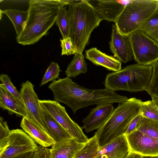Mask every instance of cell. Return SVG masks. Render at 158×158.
I'll return each instance as SVG.
<instances>
[{
  "instance_id": "obj_1",
  "label": "cell",
  "mask_w": 158,
  "mask_h": 158,
  "mask_svg": "<svg viewBox=\"0 0 158 158\" xmlns=\"http://www.w3.org/2000/svg\"><path fill=\"white\" fill-rule=\"evenodd\" d=\"M48 87L53 92L54 100L67 105L74 114L79 109L90 105L120 103L128 99L106 88L91 89L83 87L68 76L52 82Z\"/></svg>"
},
{
  "instance_id": "obj_2",
  "label": "cell",
  "mask_w": 158,
  "mask_h": 158,
  "mask_svg": "<svg viewBox=\"0 0 158 158\" xmlns=\"http://www.w3.org/2000/svg\"><path fill=\"white\" fill-rule=\"evenodd\" d=\"M74 0H32L28 2V16L24 29L16 38L23 45L33 44L46 34L56 22L60 8Z\"/></svg>"
},
{
  "instance_id": "obj_3",
  "label": "cell",
  "mask_w": 158,
  "mask_h": 158,
  "mask_svg": "<svg viewBox=\"0 0 158 158\" xmlns=\"http://www.w3.org/2000/svg\"><path fill=\"white\" fill-rule=\"evenodd\" d=\"M68 5L69 37L77 52L82 53L92 32L102 20L87 0H74Z\"/></svg>"
},
{
  "instance_id": "obj_4",
  "label": "cell",
  "mask_w": 158,
  "mask_h": 158,
  "mask_svg": "<svg viewBox=\"0 0 158 158\" xmlns=\"http://www.w3.org/2000/svg\"><path fill=\"white\" fill-rule=\"evenodd\" d=\"M142 101L135 98L119 103L106 122L95 133L99 147L124 134L131 121L141 115Z\"/></svg>"
},
{
  "instance_id": "obj_5",
  "label": "cell",
  "mask_w": 158,
  "mask_h": 158,
  "mask_svg": "<svg viewBox=\"0 0 158 158\" xmlns=\"http://www.w3.org/2000/svg\"><path fill=\"white\" fill-rule=\"evenodd\" d=\"M152 72L151 65L135 64L108 73L103 82L105 88L112 91L137 92L145 90Z\"/></svg>"
},
{
  "instance_id": "obj_6",
  "label": "cell",
  "mask_w": 158,
  "mask_h": 158,
  "mask_svg": "<svg viewBox=\"0 0 158 158\" xmlns=\"http://www.w3.org/2000/svg\"><path fill=\"white\" fill-rule=\"evenodd\" d=\"M158 6V0H131L115 22L119 32L128 36L139 30Z\"/></svg>"
},
{
  "instance_id": "obj_7",
  "label": "cell",
  "mask_w": 158,
  "mask_h": 158,
  "mask_svg": "<svg viewBox=\"0 0 158 158\" xmlns=\"http://www.w3.org/2000/svg\"><path fill=\"white\" fill-rule=\"evenodd\" d=\"M133 58L137 64L152 65L158 61V43L138 30L128 35Z\"/></svg>"
},
{
  "instance_id": "obj_8",
  "label": "cell",
  "mask_w": 158,
  "mask_h": 158,
  "mask_svg": "<svg viewBox=\"0 0 158 158\" xmlns=\"http://www.w3.org/2000/svg\"><path fill=\"white\" fill-rule=\"evenodd\" d=\"M40 106L54 118L76 142L85 143L89 139L82 128L68 115L64 107L55 100H39Z\"/></svg>"
},
{
  "instance_id": "obj_9",
  "label": "cell",
  "mask_w": 158,
  "mask_h": 158,
  "mask_svg": "<svg viewBox=\"0 0 158 158\" xmlns=\"http://www.w3.org/2000/svg\"><path fill=\"white\" fill-rule=\"evenodd\" d=\"M35 142L20 129L10 131L4 147L0 150V158H12L29 152H35L38 147Z\"/></svg>"
},
{
  "instance_id": "obj_10",
  "label": "cell",
  "mask_w": 158,
  "mask_h": 158,
  "mask_svg": "<svg viewBox=\"0 0 158 158\" xmlns=\"http://www.w3.org/2000/svg\"><path fill=\"white\" fill-rule=\"evenodd\" d=\"M21 86L19 92L25 107L26 113L25 117L42 131L51 137L42 118L39 99L35 91L34 85L30 81L27 80L23 82Z\"/></svg>"
},
{
  "instance_id": "obj_11",
  "label": "cell",
  "mask_w": 158,
  "mask_h": 158,
  "mask_svg": "<svg viewBox=\"0 0 158 158\" xmlns=\"http://www.w3.org/2000/svg\"><path fill=\"white\" fill-rule=\"evenodd\" d=\"M125 135L129 152L143 157L158 156V139L136 130Z\"/></svg>"
},
{
  "instance_id": "obj_12",
  "label": "cell",
  "mask_w": 158,
  "mask_h": 158,
  "mask_svg": "<svg viewBox=\"0 0 158 158\" xmlns=\"http://www.w3.org/2000/svg\"><path fill=\"white\" fill-rule=\"evenodd\" d=\"M100 18L115 22L131 0H87Z\"/></svg>"
},
{
  "instance_id": "obj_13",
  "label": "cell",
  "mask_w": 158,
  "mask_h": 158,
  "mask_svg": "<svg viewBox=\"0 0 158 158\" xmlns=\"http://www.w3.org/2000/svg\"><path fill=\"white\" fill-rule=\"evenodd\" d=\"M110 48L114 56L121 62L126 63L133 56L128 36L121 34L115 25L112 26Z\"/></svg>"
},
{
  "instance_id": "obj_14",
  "label": "cell",
  "mask_w": 158,
  "mask_h": 158,
  "mask_svg": "<svg viewBox=\"0 0 158 158\" xmlns=\"http://www.w3.org/2000/svg\"><path fill=\"white\" fill-rule=\"evenodd\" d=\"M112 104H98L90 110L88 116L82 120V128L87 133L98 130L106 122L115 109Z\"/></svg>"
},
{
  "instance_id": "obj_15",
  "label": "cell",
  "mask_w": 158,
  "mask_h": 158,
  "mask_svg": "<svg viewBox=\"0 0 158 158\" xmlns=\"http://www.w3.org/2000/svg\"><path fill=\"white\" fill-rule=\"evenodd\" d=\"M0 107L7 111L10 115L15 114L17 117H25L26 113L22 101L16 98L0 84Z\"/></svg>"
},
{
  "instance_id": "obj_16",
  "label": "cell",
  "mask_w": 158,
  "mask_h": 158,
  "mask_svg": "<svg viewBox=\"0 0 158 158\" xmlns=\"http://www.w3.org/2000/svg\"><path fill=\"white\" fill-rule=\"evenodd\" d=\"M85 58L97 66H102L110 71L117 72L121 69V62L111 56L93 48L85 52Z\"/></svg>"
},
{
  "instance_id": "obj_17",
  "label": "cell",
  "mask_w": 158,
  "mask_h": 158,
  "mask_svg": "<svg viewBox=\"0 0 158 158\" xmlns=\"http://www.w3.org/2000/svg\"><path fill=\"white\" fill-rule=\"evenodd\" d=\"M85 143H78L73 138L55 143L49 149L51 158H74Z\"/></svg>"
},
{
  "instance_id": "obj_18",
  "label": "cell",
  "mask_w": 158,
  "mask_h": 158,
  "mask_svg": "<svg viewBox=\"0 0 158 158\" xmlns=\"http://www.w3.org/2000/svg\"><path fill=\"white\" fill-rule=\"evenodd\" d=\"M42 118L50 136L57 143L73 138L54 118L40 106Z\"/></svg>"
},
{
  "instance_id": "obj_19",
  "label": "cell",
  "mask_w": 158,
  "mask_h": 158,
  "mask_svg": "<svg viewBox=\"0 0 158 158\" xmlns=\"http://www.w3.org/2000/svg\"><path fill=\"white\" fill-rule=\"evenodd\" d=\"M20 127L33 140L40 146L48 148L55 143L51 137L48 135L29 121L23 117Z\"/></svg>"
},
{
  "instance_id": "obj_20",
  "label": "cell",
  "mask_w": 158,
  "mask_h": 158,
  "mask_svg": "<svg viewBox=\"0 0 158 158\" xmlns=\"http://www.w3.org/2000/svg\"><path fill=\"white\" fill-rule=\"evenodd\" d=\"M1 11L11 21L16 33V38L18 37L21 34L26 24L28 16L27 10L21 11L9 9Z\"/></svg>"
},
{
  "instance_id": "obj_21",
  "label": "cell",
  "mask_w": 158,
  "mask_h": 158,
  "mask_svg": "<svg viewBox=\"0 0 158 158\" xmlns=\"http://www.w3.org/2000/svg\"><path fill=\"white\" fill-rule=\"evenodd\" d=\"M87 71V66L82 53L77 52L68 65L65 71L67 76L75 78L81 73L85 74Z\"/></svg>"
},
{
  "instance_id": "obj_22",
  "label": "cell",
  "mask_w": 158,
  "mask_h": 158,
  "mask_svg": "<svg viewBox=\"0 0 158 158\" xmlns=\"http://www.w3.org/2000/svg\"><path fill=\"white\" fill-rule=\"evenodd\" d=\"M139 30L157 41L158 40V6Z\"/></svg>"
},
{
  "instance_id": "obj_23",
  "label": "cell",
  "mask_w": 158,
  "mask_h": 158,
  "mask_svg": "<svg viewBox=\"0 0 158 158\" xmlns=\"http://www.w3.org/2000/svg\"><path fill=\"white\" fill-rule=\"evenodd\" d=\"M99 147L97 139L94 135L85 143L74 158H95Z\"/></svg>"
},
{
  "instance_id": "obj_24",
  "label": "cell",
  "mask_w": 158,
  "mask_h": 158,
  "mask_svg": "<svg viewBox=\"0 0 158 158\" xmlns=\"http://www.w3.org/2000/svg\"><path fill=\"white\" fill-rule=\"evenodd\" d=\"M58 27L63 39L69 37V20L66 9V6L61 7L58 12L56 21Z\"/></svg>"
},
{
  "instance_id": "obj_25",
  "label": "cell",
  "mask_w": 158,
  "mask_h": 158,
  "mask_svg": "<svg viewBox=\"0 0 158 158\" xmlns=\"http://www.w3.org/2000/svg\"><path fill=\"white\" fill-rule=\"evenodd\" d=\"M135 130L158 139V121L152 120L142 116Z\"/></svg>"
},
{
  "instance_id": "obj_26",
  "label": "cell",
  "mask_w": 158,
  "mask_h": 158,
  "mask_svg": "<svg viewBox=\"0 0 158 158\" xmlns=\"http://www.w3.org/2000/svg\"><path fill=\"white\" fill-rule=\"evenodd\" d=\"M141 115L147 118L158 121V108L152 100L142 102Z\"/></svg>"
},
{
  "instance_id": "obj_27",
  "label": "cell",
  "mask_w": 158,
  "mask_h": 158,
  "mask_svg": "<svg viewBox=\"0 0 158 158\" xmlns=\"http://www.w3.org/2000/svg\"><path fill=\"white\" fill-rule=\"evenodd\" d=\"M152 66V75L145 91L152 98L158 99V62Z\"/></svg>"
},
{
  "instance_id": "obj_28",
  "label": "cell",
  "mask_w": 158,
  "mask_h": 158,
  "mask_svg": "<svg viewBox=\"0 0 158 158\" xmlns=\"http://www.w3.org/2000/svg\"><path fill=\"white\" fill-rule=\"evenodd\" d=\"M59 66L57 63L52 62L50 63L42 79L40 86L48 83L50 81H54L58 78L61 71Z\"/></svg>"
},
{
  "instance_id": "obj_29",
  "label": "cell",
  "mask_w": 158,
  "mask_h": 158,
  "mask_svg": "<svg viewBox=\"0 0 158 158\" xmlns=\"http://www.w3.org/2000/svg\"><path fill=\"white\" fill-rule=\"evenodd\" d=\"M2 84L10 93L19 99L22 100L20 92L19 91L12 83L7 74L2 73L0 75Z\"/></svg>"
},
{
  "instance_id": "obj_30",
  "label": "cell",
  "mask_w": 158,
  "mask_h": 158,
  "mask_svg": "<svg viewBox=\"0 0 158 158\" xmlns=\"http://www.w3.org/2000/svg\"><path fill=\"white\" fill-rule=\"evenodd\" d=\"M62 48L61 55L69 56L77 52L76 48L70 37L60 40Z\"/></svg>"
},
{
  "instance_id": "obj_31",
  "label": "cell",
  "mask_w": 158,
  "mask_h": 158,
  "mask_svg": "<svg viewBox=\"0 0 158 158\" xmlns=\"http://www.w3.org/2000/svg\"><path fill=\"white\" fill-rule=\"evenodd\" d=\"M10 131V130L7 123L4 121L3 118L0 117V150L5 146L6 139Z\"/></svg>"
},
{
  "instance_id": "obj_32",
  "label": "cell",
  "mask_w": 158,
  "mask_h": 158,
  "mask_svg": "<svg viewBox=\"0 0 158 158\" xmlns=\"http://www.w3.org/2000/svg\"><path fill=\"white\" fill-rule=\"evenodd\" d=\"M129 152V150H123L111 153L102 152L98 151L95 158H124Z\"/></svg>"
},
{
  "instance_id": "obj_33",
  "label": "cell",
  "mask_w": 158,
  "mask_h": 158,
  "mask_svg": "<svg viewBox=\"0 0 158 158\" xmlns=\"http://www.w3.org/2000/svg\"><path fill=\"white\" fill-rule=\"evenodd\" d=\"M35 158H51L49 149L39 146L35 152Z\"/></svg>"
},
{
  "instance_id": "obj_34",
  "label": "cell",
  "mask_w": 158,
  "mask_h": 158,
  "mask_svg": "<svg viewBox=\"0 0 158 158\" xmlns=\"http://www.w3.org/2000/svg\"><path fill=\"white\" fill-rule=\"evenodd\" d=\"M141 117V115H139L131 121L128 125L124 134L128 135L136 129Z\"/></svg>"
},
{
  "instance_id": "obj_35",
  "label": "cell",
  "mask_w": 158,
  "mask_h": 158,
  "mask_svg": "<svg viewBox=\"0 0 158 158\" xmlns=\"http://www.w3.org/2000/svg\"><path fill=\"white\" fill-rule=\"evenodd\" d=\"M12 158H35V152L27 153Z\"/></svg>"
},
{
  "instance_id": "obj_36",
  "label": "cell",
  "mask_w": 158,
  "mask_h": 158,
  "mask_svg": "<svg viewBox=\"0 0 158 158\" xmlns=\"http://www.w3.org/2000/svg\"><path fill=\"white\" fill-rule=\"evenodd\" d=\"M143 156L137 154L129 152L124 158H142Z\"/></svg>"
},
{
  "instance_id": "obj_37",
  "label": "cell",
  "mask_w": 158,
  "mask_h": 158,
  "mask_svg": "<svg viewBox=\"0 0 158 158\" xmlns=\"http://www.w3.org/2000/svg\"><path fill=\"white\" fill-rule=\"evenodd\" d=\"M152 100L154 102L157 107L158 108V99L155 98H152Z\"/></svg>"
},
{
  "instance_id": "obj_38",
  "label": "cell",
  "mask_w": 158,
  "mask_h": 158,
  "mask_svg": "<svg viewBox=\"0 0 158 158\" xmlns=\"http://www.w3.org/2000/svg\"><path fill=\"white\" fill-rule=\"evenodd\" d=\"M142 158H158V156H143Z\"/></svg>"
},
{
  "instance_id": "obj_39",
  "label": "cell",
  "mask_w": 158,
  "mask_h": 158,
  "mask_svg": "<svg viewBox=\"0 0 158 158\" xmlns=\"http://www.w3.org/2000/svg\"><path fill=\"white\" fill-rule=\"evenodd\" d=\"M157 42H158V40L157 41Z\"/></svg>"
}]
</instances>
